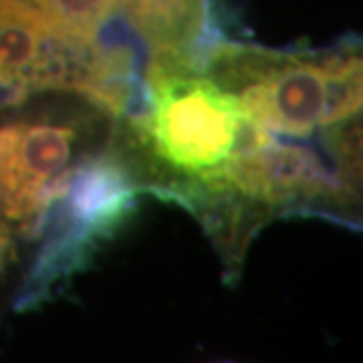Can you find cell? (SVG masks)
I'll list each match as a JSON object with an SVG mask.
<instances>
[{
    "label": "cell",
    "instance_id": "cell-1",
    "mask_svg": "<svg viewBox=\"0 0 363 363\" xmlns=\"http://www.w3.org/2000/svg\"><path fill=\"white\" fill-rule=\"evenodd\" d=\"M152 113L145 133L164 162L204 178L230 157L247 111L234 93L190 71L147 77Z\"/></svg>",
    "mask_w": 363,
    "mask_h": 363
},
{
    "label": "cell",
    "instance_id": "cell-2",
    "mask_svg": "<svg viewBox=\"0 0 363 363\" xmlns=\"http://www.w3.org/2000/svg\"><path fill=\"white\" fill-rule=\"evenodd\" d=\"M238 101L248 116L267 130L307 135L323 125L329 99L331 55L309 57L262 51Z\"/></svg>",
    "mask_w": 363,
    "mask_h": 363
},
{
    "label": "cell",
    "instance_id": "cell-3",
    "mask_svg": "<svg viewBox=\"0 0 363 363\" xmlns=\"http://www.w3.org/2000/svg\"><path fill=\"white\" fill-rule=\"evenodd\" d=\"M61 40L30 2L0 0V69L6 77L28 89L39 87L47 61Z\"/></svg>",
    "mask_w": 363,
    "mask_h": 363
},
{
    "label": "cell",
    "instance_id": "cell-4",
    "mask_svg": "<svg viewBox=\"0 0 363 363\" xmlns=\"http://www.w3.org/2000/svg\"><path fill=\"white\" fill-rule=\"evenodd\" d=\"M35 4L59 37L89 45L101 23L116 11L117 0H35Z\"/></svg>",
    "mask_w": 363,
    "mask_h": 363
},
{
    "label": "cell",
    "instance_id": "cell-5",
    "mask_svg": "<svg viewBox=\"0 0 363 363\" xmlns=\"http://www.w3.org/2000/svg\"><path fill=\"white\" fill-rule=\"evenodd\" d=\"M28 91L30 89L26 87L25 83H21L16 79L6 77L2 73V69H0V107L18 104L21 99H25Z\"/></svg>",
    "mask_w": 363,
    "mask_h": 363
},
{
    "label": "cell",
    "instance_id": "cell-6",
    "mask_svg": "<svg viewBox=\"0 0 363 363\" xmlns=\"http://www.w3.org/2000/svg\"><path fill=\"white\" fill-rule=\"evenodd\" d=\"M9 248H11V236H9V228H6V224L0 220V264H2V260L6 259V252H9Z\"/></svg>",
    "mask_w": 363,
    "mask_h": 363
}]
</instances>
